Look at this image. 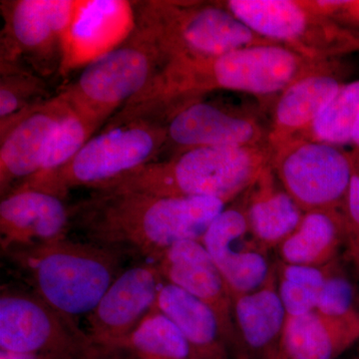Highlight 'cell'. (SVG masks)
Here are the masks:
<instances>
[{
  "label": "cell",
  "instance_id": "cell-1",
  "mask_svg": "<svg viewBox=\"0 0 359 359\" xmlns=\"http://www.w3.org/2000/svg\"><path fill=\"white\" fill-rule=\"evenodd\" d=\"M334 69L330 60L306 57L275 42L216 57L174 59L164 63L147 88L127 104L126 110L163 116L216 90L278 96L302 77Z\"/></svg>",
  "mask_w": 359,
  "mask_h": 359
},
{
  "label": "cell",
  "instance_id": "cell-2",
  "mask_svg": "<svg viewBox=\"0 0 359 359\" xmlns=\"http://www.w3.org/2000/svg\"><path fill=\"white\" fill-rule=\"evenodd\" d=\"M229 203L216 198L161 197L128 191L94 190L71 208L72 224L88 242L152 259L184 241H202Z\"/></svg>",
  "mask_w": 359,
  "mask_h": 359
},
{
  "label": "cell",
  "instance_id": "cell-3",
  "mask_svg": "<svg viewBox=\"0 0 359 359\" xmlns=\"http://www.w3.org/2000/svg\"><path fill=\"white\" fill-rule=\"evenodd\" d=\"M271 157L269 145L189 149L94 190L216 198L230 204L256 183L271 165Z\"/></svg>",
  "mask_w": 359,
  "mask_h": 359
},
{
  "label": "cell",
  "instance_id": "cell-4",
  "mask_svg": "<svg viewBox=\"0 0 359 359\" xmlns=\"http://www.w3.org/2000/svg\"><path fill=\"white\" fill-rule=\"evenodd\" d=\"M119 252L67 238L4 255L25 276L32 292L77 321L94 311L122 273Z\"/></svg>",
  "mask_w": 359,
  "mask_h": 359
},
{
  "label": "cell",
  "instance_id": "cell-5",
  "mask_svg": "<svg viewBox=\"0 0 359 359\" xmlns=\"http://www.w3.org/2000/svg\"><path fill=\"white\" fill-rule=\"evenodd\" d=\"M134 28L157 47L165 62L211 58L271 43L219 2L146 1L137 4Z\"/></svg>",
  "mask_w": 359,
  "mask_h": 359
},
{
  "label": "cell",
  "instance_id": "cell-6",
  "mask_svg": "<svg viewBox=\"0 0 359 359\" xmlns=\"http://www.w3.org/2000/svg\"><path fill=\"white\" fill-rule=\"evenodd\" d=\"M166 146V126L157 118L109 122L67 166L39 183L20 188L39 189L62 198L77 187L99 188L153 162Z\"/></svg>",
  "mask_w": 359,
  "mask_h": 359
},
{
  "label": "cell",
  "instance_id": "cell-7",
  "mask_svg": "<svg viewBox=\"0 0 359 359\" xmlns=\"http://www.w3.org/2000/svg\"><path fill=\"white\" fill-rule=\"evenodd\" d=\"M164 63L157 47L134 29L126 41L89 61L58 94L99 131L147 88Z\"/></svg>",
  "mask_w": 359,
  "mask_h": 359
},
{
  "label": "cell",
  "instance_id": "cell-8",
  "mask_svg": "<svg viewBox=\"0 0 359 359\" xmlns=\"http://www.w3.org/2000/svg\"><path fill=\"white\" fill-rule=\"evenodd\" d=\"M259 36L316 60L359 50V35L313 11L306 0L219 2Z\"/></svg>",
  "mask_w": 359,
  "mask_h": 359
},
{
  "label": "cell",
  "instance_id": "cell-9",
  "mask_svg": "<svg viewBox=\"0 0 359 359\" xmlns=\"http://www.w3.org/2000/svg\"><path fill=\"white\" fill-rule=\"evenodd\" d=\"M0 349L52 359H99L88 334L32 292L0 295Z\"/></svg>",
  "mask_w": 359,
  "mask_h": 359
},
{
  "label": "cell",
  "instance_id": "cell-10",
  "mask_svg": "<svg viewBox=\"0 0 359 359\" xmlns=\"http://www.w3.org/2000/svg\"><path fill=\"white\" fill-rule=\"evenodd\" d=\"M80 1H1V61L27 66L41 77L63 67L65 44Z\"/></svg>",
  "mask_w": 359,
  "mask_h": 359
},
{
  "label": "cell",
  "instance_id": "cell-11",
  "mask_svg": "<svg viewBox=\"0 0 359 359\" xmlns=\"http://www.w3.org/2000/svg\"><path fill=\"white\" fill-rule=\"evenodd\" d=\"M271 151V167L283 188L304 212L339 211L355 164L337 146L297 138Z\"/></svg>",
  "mask_w": 359,
  "mask_h": 359
},
{
  "label": "cell",
  "instance_id": "cell-12",
  "mask_svg": "<svg viewBox=\"0 0 359 359\" xmlns=\"http://www.w3.org/2000/svg\"><path fill=\"white\" fill-rule=\"evenodd\" d=\"M164 283L154 263L122 271L87 316V334L101 356L113 349L155 308Z\"/></svg>",
  "mask_w": 359,
  "mask_h": 359
},
{
  "label": "cell",
  "instance_id": "cell-13",
  "mask_svg": "<svg viewBox=\"0 0 359 359\" xmlns=\"http://www.w3.org/2000/svg\"><path fill=\"white\" fill-rule=\"evenodd\" d=\"M201 242L221 271L231 297L259 289L275 271L269 250L250 231L243 203L226 205Z\"/></svg>",
  "mask_w": 359,
  "mask_h": 359
},
{
  "label": "cell",
  "instance_id": "cell-14",
  "mask_svg": "<svg viewBox=\"0 0 359 359\" xmlns=\"http://www.w3.org/2000/svg\"><path fill=\"white\" fill-rule=\"evenodd\" d=\"M163 122L167 146L178 153L198 147L268 145V132L256 118L201 99L177 106Z\"/></svg>",
  "mask_w": 359,
  "mask_h": 359
},
{
  "label": "cell",
  "instance_id": "cell-15",
  "mask_svg": "<svg viewBox=\"0 0 359 359\" xmlns=\"http://www.w3.org/2000/svg\"><path fill=\"white\" fill-rule=\"evenodd\" d=\"M63 199L60 196L32 188H20L1 198L2 255L67 238L72 226V215L71 208Z\"/></svg>",
  "mask_w": 359,
  "mask_h": 359
},
{
  "label": "cell",
  "instance_id": "cell-16",
  "mask_svg": "<svg viewBox=\"0 0 359 359\" xmlns=\"http://www.w3.org/2000/svg\"><path fill=\"white\" fill-rule=\"evenodd\" d=\"M154 264L165 283L185 290L216 313L229 346L235 347L233 297L221 271L202 242L178 243L165 250Z\"/></svg>",
  "mask_w": 359,
  "mask_h": 359
},
{
  "label": "cell",
  "instance_id": "cell-17",
  "mask_svg": "<svg viewBox=\"0 0 359 359\" xmlns=\"http://www.w3.org/2000/svg\"><path fill=\"white\" fill-rule=\"evenodd\" d=\"M69 109L57 94L0 133L1 198L37 174L47 140Z\"/></svg>",
  "mask_w": 359,
  "mask_h": 359
},
{
  "label": "cell",
  "instance_id": "cell-18",
  "mask_svg": "<svg viewBox=\"0 0 359 359\" xmlns=\"http://www.w3.org/2000/svg\"><path fill=\"white\" fill-rule=\"evenodd\" d=\"M238 359H282L280 342L287 314L275 271L259 289L233 297Z\"/></svg>",
  "mask_w": 359,
  "mask_h": 359
},
{
  "label": "cell",
  "instance_id": "cell-19",
  "mask_svg": "<svg viewBox=\"0 0 359 359\" xmlns=\"http://www.w3.org/2000/svg\"><path fill=\"white\" fill-rule=\"evenodd\" d=\"M359 340V309L342 316L311 311L287 316L283 328L282 359H337Z\"/></svg>",
  "mask_w": 359,
  "mask_h": 359
},
{
  "label": "cell",
  "instance_id": "cell-20",
  "mask_svg": "<svg viewBox=\"0 0 359 359\" xmlns=\"http://www.w3.org/2000/svg\"><path fill=\"white\" fill-rule=\"evenodd\" d=\"M341 86L334 70L302 77L283 90L273 108L269 149L304 137Z\"/></svg>",
  "mask_w": 359,
  "mask_h": 359
},
{
  "label": "cell",
  "instance_id": "cell-21",
  "mask_svg": "<svg viewBox=\"0 0 359 359\" xmlns=\"http://www.w3.org/2000/svg\"><path fill=\"white\" fill-rule=\"evenodd\" d=\"M243 205L252 235L269 250L280 247L304 215L280 185L271 165L245 192Z\"/></svg>",
  "mask_w": 359,
  "mask_h": 359
},
{
  "label": "cell",
  "instance_id": "cell-22",
  "mask_svg": "<svg viewBox=\"0 0 359 359\" xmlns=\"http://www.w3.org/2000/svg\"><path fill=\"white\" fill-rule=\"evenodd\" d=\"M155 308L180 328L201 359H229V344L216 313L171 283H163Z\"/></svg>",
  "mask_w": 359,
  "mask_h": 359
},
{
  "label": "cell",
  "instance_id": "cell-23",
  "mask_svg": "<svg viewBox=\"0 0 359 359\" xmlns=\"http://www.w3.org/2000/svg\"><path fill=\"white\" fill-rule=\"evenodd\" d=\"M344 237L346 224L339 211L306 212L297 228L278 248L280 262L299 266H327L337 259Z\"/></svg>",
  "mask_w": 359,
  "mask_h": 359
},
{
  "label": "cell",
  "instance_id": "cell-24",
  "mask_svg": "<svg viewBox=\"0 0 359 359\" xmlns=\"http://www.w3.org/2000/svg\"><path fill=\"white\" fill-rule=\"evenodd\" d=\"M116 351H125L136 359H201L180 328L156 308L112 353Z\"/></svg>",
  "mask_w": 359,
  "mask_h": 359
},
{
  "label": "cell",
  "instance_id": "cell-25",
  "mask_svg": "<svg viewBox=\"0 0 359 359\" xmlns=\"http://www.w3.org/2000/svg\"><path fill=\"white\" fill-rule=\"evenodd\" d=\"M0 133L48 101L44 78L27 66L0 63Z\"/></svg>",
  "mask_w": 359,
  "mask_h": 359
},
{
  "label": "cell",
  "instance_id": "cell-26",
  "mask_svg": "<svg viewBox=\"0 0 359 359\" xmlns=\"http://www.w3.org/2000/svg\"><path fill=\"white\" fill-rule=\"evenodd\" d=\"M97 132L91 123L70 108L47 140L39 171L20 187L39 183L67 166Z\"/></svg>",
  "mask_w": 359,
  "mask_h": 359
},
{
  "label": "cell",
  "instance_id": "cell-27",
  "mask_svg": "<svg viewBox=\"0 0 359 359\" xmlns=\"http://www.w3.org/2000/svg\"><path fill=\"white\" fill-rule=\"evenodd\" d=\"M359 120V80L342 84L311 128L302 138L337 146L353 142Z\"/></svg>",
  "mask_w": 359,
  "mask_h": 359
},
{
  "label": "cell",
  "instance_id": "cell-28",
  "mask_svg": "<svg viewBox=\"0 0 359 359\" xmlns=\"http://www.w3.org/2000/svg\"><path fill=\"white\" fill-rule=\"evenodd\" d=\"M358 294L348 276L335 261L318 295V313L330 316H342L358 311Z\"/></svg>",
  "mask_w": 359,
  "mask_h": 359
},
{
  "label": "cell",
  "instance_id": "cell-29",
  "mask_svg": "<svg viewBox=\"0 0 359 359\" xmlns=\"http://www.w3.org/2000/svg\"><path fill=\"white\" fill-rule=\"evenodd\" d=\"M278 294L287 316H304L316 311L320 290L294 276L276 273Z\"/></svg>",
  "mask_w": 359,
  "mask_h": 359
},
{
  "label": "cell",
  "instance_id": "cell-30",
  "mask_svg": "<svg viewBox=\"0 0 359 359\" xmlns=\"http://www.w3.org/2000/svg\"><path fill=\"white\" fill-rule=\"evenodd\" d=\"M342 207L347 240L359 242V175L356 172L351 178Z\"/></svg>",
  "mask_w": 359,
  "mask_h": 359
},
{
  "label": "cell",
  "instance_id": "cell-31",
  "mask_svg": "<svg viewBox=\"0 0 359 359\" xmlns=\"http://www.w3.org/2000/svg\"><path fill=\"white\" fill-rule=\"evenodd\" d=\"M0 359H52L40 354L16 353V351H8L0 349Z\"/></svg>",
  "mask_w": 359,
  "mask_h": 359
},
{
  "label": "cell",
  "instance_id": "cell-32",
  "mask_svg": "<svg viewBox=\"0 0 359 359\" xmlns=\"http://www.w3.org/2000/svg\"><path fill=\"white\" fill-rule=\"evenodd\" d=\"M348 241L349 256L359 273V242L358 241Z\"/></svg>",
  "mask_w": 359,
  "mask_h": 359
},
{
  "label": "cell",
  "instance_id": "cell-33",
  "mask_svg": "<svg viewBox=\"0 0 359 359\" xmlns=\"http://www.w3.org/2000/svg\"><path fill=\"white\" fill-rule=\"evenodd\" d=\"M351 143H353V145L359 150V120L358 125H356L355 130H354L353 142H351Z\"/></svg>",
  "mask_w": 359,
  "mask_h": 359
},
{
  "label": "cell",
  "instance_id": "cell-34",
  "mask_svg": "<svg viewBox=\"0 0 359 359\" xmlns=\"http://www.w3.org/2000/svg\"><path fill=\"white\" fill-rule=\"evenodd\" d=\"M358 309H359V295H358Z\"/></svg>",
  "mask_w": 359,
  "mask_h": 359
},
{
  "label": "cell",
  "instance_id": "cell-35",
  "mask_svg": "<svg viewBox=\"0 0 359 359\" xmlns=\"http://www.w3.org/2000/svg\"><path fill=\"white\" fill-rule=\"evenodd\" d=\"M356 359H359V355L358 356V358H356Z\"/></svg>",
  "mask_w": 359,
  "mask_h": 359
},
{
  "label": "cell",
  "instance_id": "cell-36",
  "mask_svg": "<svg viewBox=\"0 0 359 359\" xmlns=\"http://www.w3.org/2000/svg\"><path fill=\"white\" fill-rule=\"evenodd\" d=\"M356 172V171H355ZM356 173H358L359 175V172H356Z\"/></svg>",
  "mask_w": 359,
  "mask_h": 359
}]
</instances>
